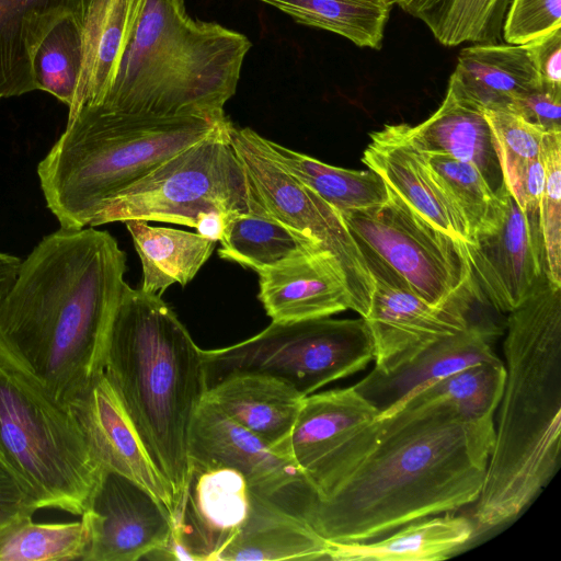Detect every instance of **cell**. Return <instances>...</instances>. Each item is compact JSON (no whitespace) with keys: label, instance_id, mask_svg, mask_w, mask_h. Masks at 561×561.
Masks as SVG:
<instances>
[{"label":"cell","instance_id":"35","mask_svg":"<svg viewBox=\"0 0 561 561\" xmlns=\"http://www.w3.org/2000/svg\"><path fill=\"white\" fill-rule=\"evenodd\" d=\"M82 66V20L60 19L38 44L32 59L35 90L50 93L68 107L73 103Z\"/></svg>","mask_w":561,"mask_h":561},{"label":"cell","instance_id":"3","mask_svg":"<svg viewBox=\"0 0 561 561\" xmlns=\"http://www.w3.org/2000/svg\"><path fill=\"white\" fill-rule=\"evenodd\" d=\"M505 382L474 518L490 528L518 515L556 474L561 450V286L543 274L508 312Z\"/></svg>","mask_w":561,"mask_h":561},{"label":"cell","instance_id":"41","mask_svg":"<svg viewBox=\"0 0 561 561\" xmlns=\"http://www.w3.org/2000/svg\"><path fill=\"white\" fill-rule=\"evenodd\" d=\"M38 510L23 484L0 460V543Z\"/></svg>","mask_w":561,"mask_h":561},{"label":"cell","instance_id":"6","mask_svg":"<svg viewBox=\"0 0 561 561\" xmlns=\"http://www.w3.org/2000/svg\"><path fill=\"white\" fill-rule=\"evenodd\" d=\"M228 118L154 116L85 105L37 167L47 207L66 229L91 225L104 204Z\"/></svg>","mask_w":561,"mask_h":561},{"label":"cell","instance_id":"2","mask_svg":"<svg viewBox=\"0 0 561 561\" xmlns=\"http://www.w3.org/2000/svg\"><path fill=\"white\" fill-rule=\"evenodd\" d=\"M125 272L107 231L60 227L21 262L0 301V348L67 407L102 373Z\"/></svg>","mask_w":561,"mask_h":561},{"label":"cell","instance_id":"29","mask_svg":"<svg viewBox=\"0 0 561 561\" xmlns=\"http://www.w3.org/2000/svg\"><path fill=\"white\" fill-rule=\"evenodd\" d=\"M142 268L140 289L162 295L171 285L185 286L211 255L216 241L167 227H154L146 220L124 221Z\"/></svg>","mask_w":561,"mask_h":561},{"label":"cell","instance_id":"22","mask_svg":"<svg viewBox=\"0 0 561 561\" xmlns=\"http://www.w3.org/2000/svg\"><path fill=\"white\" fill-rule=\"evenodd\" d=\"M408 133L425 153L447 154L472 164L496 194L507 188L484 111L465 93L454 72L438 108L424 122L408 124Z\"/></svg>","mask_w":561,"mask_h":561},{"label":"cell","instance_id":"14","mask_svg":"<svg viewBox=\"0 0 561 561\" xmlns=\"http://www.w3.org/2000/svg\"><path fill=\"white\" fill-rule=\"evenodd\" d=\"M378 410L353 386L304 398L288 456L323 497L366 449Z\"/></svg>","mask_w":561,"mask_h":561},{"label":"cell","instance_id":"38","mask_svg":"<svg viewBox=\"0 0 561 561\" xmlns=\"http://www.w3.org/2000/svg\"><path fill=\"white\" fill-rule=\"evenodd\" d=\"M491 127L505 185L513 194L527 168L541 157L545 130L515 112L483 110Z\"/></svg>","mask_w":561,"mask_h":561},{"label":"cell","instance_id":"9","mask_svg":"<svg viewBox=\"0 0 561 561\" xmlns=\"http://www.w3.org/2000/svg\"><path fill=\"white\" fill-rule=\"evenodd\" d=\"M228 119L207 137L168 158L104 204L91 225L139 219L195 228L201 215L249 210L244 168Z\"/></svg>","mask_w":561,"mask_h":561},{"label":"cell","instance_id":"25","mask_svg":"<svg viewBox=\"0 0 561 561\" xmlns=\"http://www.w3.org/2000/svg\"><path fill=\"white\" fill-rule=\"evenodd\" d=\"M144 0H92L82 20V66L68 119L108 89Z\"/></svg>","mask_w":561,"mask_h":561},{"label":"cell","instance_id":"18","mask_svg":"<svg viewBox=\"0 0 561 561\" xmlns=\"http://www.w3.org/2000/svg\"><path fill=\"white\" fill-rule=\"evenodd\" d=\"M369 136L362 157L364 164L416 215L456 241L470 244L462 214L412 142L408 124H387Z\"/></svg>","mask_w":561,"mask_h":561},{"label":"cell","instance_id":"31","mask_svg":"<svg viewBox=\"0 0 561 561\" xmlns=\"http://www.w3.org/2000/svg\"><path fill=\"white\" fill-rule=\"evenodd\" d=\"M250 191V190H249ZM218 254L256 273L314 248L274 218L250 192L249 210L227 218Z\"/></svg>","mask_w":561,"mask_h":561},{"label":"cell","instance_id":"1","mask_svg":"<svg viewBox=\"0 0 561 561\" xmlns=\"http://www.w3.org/2000/svg\"><path fill=\"white\" fill-rule=\"evenodd\" d=\"M492 416L449 401L404 404L377 419L371 439L306 520L328 541L365 542L474 503L492 451Z\"/></svg>","mask_w":561,"mask_h":561},{"label":"cell","instance_id":"5","mask_svg":"<svg viewBox=\"0 0 561 561\" xmlns=\"http://www.w3.org/2000/svg\"><path fill=\"white\" fill-rule=\"evenodd\" d=\"M251 46L242 33L191 18L184 0H144L112 82L94 105L222 118Z\"/></svg>","mask_w":561,"mask_h":561},{"label":"cell","instance_id":"44","mask_svg":"<svg viewBox=\"0 0 561 561\" xmlns=\"http://www.w3.org/2000/svg\"><path fill=\"white\" fill-rule=\"evenodd\" d=\"M230 217L221 211H209L201 215L195 229L197 233L214 241H219L227 218Z\"/></svg>","mask_w":561,"mask_h":561},{"label":"cell","instance_id":"39","mask_svg":"<svg viewBox=\"0 0 561 561\" xmlns=\"http://www.w3.org/2000/svg\"><path fill=\"white\" fill-rule=\"evenodd\" d=\"M541 156L545 183L539 205L547 275L561 286V131H547Z\"/></svg>","mask_w":561,"mask_h":561},{"label":"cell","instance_id":"34","mask_svg":"<svg viewBox=\"0 0 561 561\" xmlns=\"http://www.w3.org/2000/svg\"><path fill=\"white\" fill-rule=\"evenodd\" d=\"M423 153L436 180L462 214L469 229L470 244L477 238L494 232L503 220L508 190L496 194L468 162L447 154Z\"/></svg>","mask_w":561,"mask_h":561},{"label":"cell","instance_id":"46","mask_svg":"<svg viewBox=\"0 0 561 561\" xmlns=\"http://www.w3.org/2000/svg\"><path fill=\"white\" fill-rule=\"evenodd\" d=\"M81 1H82V9H83V15H84V12L87 11V9L90 5V3L92 2V0H81Z\"/></svg>","mask_w":561,"mask_h":561},{"label":"cell","instance_id":"47","mask_svg":"<svg viewBox=\"0 0 561 561\" xmlns=\"http://www.w3.org/2000/svg\"><path fill=\"white\" fill-rule=\"evenodd\" d=\"M1 99V98H0Z\"/></svg>","mask_w":561,"mask_h":561},{"label":"cell","instance_id":"10","mask_svg":"<svg viewBox=\"0 0 561 561\" xmlns=\"http://www.w3.org/2000/svg\"><path fill=\"white\" fill-rule=\"evenodd\" d=\"M388 193L379 206L341 214L358 247L373 253L432 306L476 291L467 245Z\"/></svg>","mask_w":561,"mask_h":561},{"label":"cell","instance_id":"16","mask_svg":"<svg viewBox=\"0 0 561 561\" xmlns=\"http://www.w3.org/2000/svg\"><path fill=\"white\" fill-rule=\"evenodd\" d=\"M89 534L84 561H136L164 548L172 534L170 510L126 478L103 470L81 515Z\"/></svg>","mask_w":561,"mask_h":561},{"label":"cell","instance_id":"28","mask_svg":"<svg viewBox=\"0 0 561 561\" xmlns=\"http://www.w3.org/2000/svg\"><path fill=\"white\" fill-rule=\"evenodd\" d=\"M469 519L446 514L411 522L392 535L365 542H330L333 561H439L472 536Z\"/></svg>","mask_w":561,"mask_h":561},{"label":"cell","instance_id":"13","mask_svg":"<svg viewBox=\"0 0 561 561\" xmlns=\"http://www.w3.org/2000/svg\"><path fill=\"white\" fill-rule=\"evenodd\" d=\"M190 465L229 467L251 492L306 519L318 497L295 462L228 417L207 400L196 410L190 433Z\"/></svg>","mask_w":561,"mask_h":561},{"label":"cell","instance_id":"37","mask_svg":"<svg viewBox=\"0 0 561 561\" xmlns=\"http://www.w3.org/2000/svg\"><path fill=\"white\" fill-rule=\"evenodd\" d=\"M89 534L84 522L36 524L28 519L0 543V561L84 560Z\"/></svg>","mask_w":561,"mask_h":561},{"label":"cell","instance_id":"8","mask_svg":"<svg viewBox=\"0 0 561 561\" xmlns=\"http://www.w3.org/2000/svg\"><path fill=\"white\" fill-rule=\"evenodd\" d=\"M207 389L241 373L277 378L304 397L354 375L374 360V343L363 317L272 322L237 344L202 350Z\"/></svg>","mask_w":561,"mask_h":561},{"label":"cell","instance_id":"33","mask_svg":"<svg viewBox=\"0 0 561 561\" xmlns=\"http://www.w3.org/2000/svg\"><path fill=\"white\" fill-rule=\"evenodd\" d=\"M297 23L332 32L358 47L380 49L392 0H257Z\"/></svg>","mask_w":561,"mask_h":561},{"label":"cell","instance_id":"26","mask_svg":"<svg viewBox=\"0 0 561 561\" xmlns=\"http://www.w3.org/2000/svg\"><path fill=\"white\" fill-rule=\"evenodd\" d=\"M83 20L81 0H0V98L35 90L34 53L64 16Z\"/></svg>","mask_w":561,"mask_h":561},{"label":"cell","instance_id":"21","mask_svg":"<svg viewBox=\"0 0 561 561\" xmlns=\"http://www.w3.org/2000/svg\"><path fill=\"white\" fill-rule=\"evenodd\" d=\"M257 275V297L272 322L305 321L353 309L341 266L319 249H305Z\"/></svg>","mask_w":561,"mask_h":561},{"label":"cell","instance_id":"4","mask_svg":"<svg viewBox=\"0 0 561 561\" xmlns=\"http://www.w3.org/2000/svg\"><path fill=\"white\" fill-rule=\"evenodd\" d=\"M102 371L170 484L175 513L190 476L191 426L207 391L202 348L160 295L125 283L107 327Z\"/></svg>","mask_w":561,"mask_h":561},{"label":"cell","instance_id":"17","mask_svg":"<svg viewBox=\"0 0 561 561\" xmlns=\"http://www.w3.org/2000/svg\"><path fill=\"white\" fill-rule=\"evenodd\" d=\"M467 249L480 300L500 312L520 305L547 274L539 208L522 209L510 192L499 228Z\"/></svg>","mask_w":561,"mask_h":561},{"label":"cell","instance_id":"40","mask_svg":"<svg viewBox=\"0 0 561 561\" xmlns=\"http://www.w3.org/2000/svg\"><path fill=\"white\" fill-rule=\"evenodd\" d=\"M561 27V0H511L502 36L507 44L523 45Z\"/></svg>","mask_w":561,"mask_h":561},{"label":"cell","instance_id":"30","mask_svg":"<svg viewBox=\"0 0 561 561\" xmlns=\"http://www.w3.org/2000/svg\"><path fill=\"white\" fill-rule=\"evenodd\" d=\"M263 141L277 163L340 214L379 206L388 199L386 183L370 169L333 167L266 138Z\"/></svg>","mask_w":561,"mask_h":561},{"label":"cell","instance_id":"15","mask_svg":"<svg viewBox=\"0 0 561 561\" xmlns=\"http://www.w3.org/2000/svg\"><path fill=\"white\" fill-rule=\"evenodd\" d=\"M249 507L250 489L240 472L191 462L184 496L172 516L171 538L148 558L217 561L244 524Z\"/></svg>","mask_w":561,"mask_h":561},{"label":"cell","instance_id":"36","mask_svg":"<svg viewBox=\"0 0 561 561\" xmlns=\"http://www.w3.org/2000/svg\"><path fill=\"white\" fill-rule=\"evenodd\" d=\"M505 375L503 362L469 366L431 383L402 405L444 400L469 416H492L502 397Z\"/></svg>","mask_w":561,"mask_h":561},{"label":"cell","instance_id":"32","mask_svg":"<svg viewBox=\"0 0 561 561\" xmlns=\"http://www.w3.org/2000/svg\"><path fill=\"white\" fill-rule=\"evenodd\" d=\"M511 0H393L442 45L500 43Z\"/></svg>","mask_w":561,"mask_h":561},{"label":"cell","instance_id":"20","mask_svg":"<svg viewBox=\"0 0 561 561\" xmlns=\"http://www.w3.org/2000/svg\"><path fill=\"white\" fill-rule=\"evenodd\" d=\"M496 334L494 325L472 322L463 331L424 346L389 371L373 368L353 387L378 410V419L389 416L413 394L455 371L502 363L491 346Z\"/></svg>","mask_w":561,"mask_h":561},{"label":"cell","instance_id":"19","mask_svg":"<svg viewBox=\"0 0 561 561\" xmlns=\"http://www.w3.org/2000/svg\"><path fill=\"white\" fill-rule=\"evenodd\" d=\"M104 470L133 480L173 515L170 484L154 465L134 423L103 371L69 405Z\"/></svg>","mask_w":561,"mask_h":561},{"label":"cell","instance_id":"7","mask_svg":"<svg viewBox=\"0 0 561 561\" xmlns=\"http://www.w3.org/2000/svg\"><path fill=\"white\" fill-rule=\"evenodd\" d=\"M0 460L38 510L73 515L88 508L103 472L69 407L0 348Z\"/></svg>","mask_w":561,"mask_h":561},{"label":"cell","instance_id":"27","mask_svg":"<svg viewBox=\"0 0 561 561\" xmlns=\"http://www.w3.org/2000/svg\"><path fill=\"white\" fill-rule=\"evenodd\" d=\"M465 93L483 110L512 111L523 94L541 88L523 45L485 43L461 49L454 70Z\"/></svg>","mask_w":561,"mask_h":561},{"label":"cell","instance_id":"11","mask_svg":"<svg viewBox=\"0 0 561 561\" xmlns=\"http://www.w3.org/2000/svg\"><path fill=\"white\" fill-rule=\"evenodd\" d=\"M228 133L253 197L274 218L336 260L351 294L352 310L364 318L369 309L374 283L341 214L277 163L266 150L264 137L232 123Z\"/></svg>","mask_w":561,"mask_h":561},{"label":"cell","instance_id":"12","mask_svg":"<svg viewBox=\"0 0 561 561\" xmlns=\"http://www.w3.org/2000/svg\"><path fill=\"white\" fill-rule=\"evenodd\" d=\"M371 275L374 290L364 317L374 343V368L389 371L424 346L467 329L476 291H467L442 306H432L369 251L359 248Z\"/></svg>","mask_w":561,"mask_h":561},{"label":"cell","instance_id":"45","mask_svg":"<svg viewBox=\"0 0 561 561\" xmlns=\"http://www.w3.org/2000/svg\"><path fill=\"white\" fill-rule=\"evenodd\" d=\"M21 262L18 256L0 252V301L14 284Z\"/></svg>","mask_w":561,"mask_h":561},{"label":"cell","instance_id":"43","mask_svg":"<svg viewBox=\"0 0 561 561\" xmlns=\"http://www.w3.org/2000/svg\"><path fill=\"white\" fill-rule=\"evenodd\" d=\"M512 112L545 131H561V93L531 90L514 101Z\"/></svg>","mask_w":561,"mask_h":561},{"label":"cell","instance_id":"42","mask_svg":"<svg viewBox=\"0 0 561 561\" xmlns=\"http://www.w3.org/2000/svg\"><path fill=\"white\" fill-rule=\"evenodd\" d=\"M537 71L541 88L561 93V27L523 44Z\"/></svg>","mask_w":561,"mask_h":561},{"label":"cell","instance_id":"24","mask_svg":"<svg viewBox=\"0 0 561 561\" xmlns=\"http://www.w3.org/2000/svg\"><path fill=\"white\" fill-rule=\"evenodd\" d=\"M329 551L306 519L250 491L247 519L217 561L328 560Z\"/></svg>","mask_w":561,"mask_h":561},{"label":"cell","instance_id":"23","mask_svg":"<svg viewBox=\"0 0 561 561\" xmlns=\"http://www.w3.org/2000/svg\"><path fill=\"white\" fill-rule=\"evenodd\" d=\"M304 398L284 381L255 373L230 375L209 387L204 397L228 417L286 456Z\"/></svg>","mask_w":561,"mask_h":561}]
</instances>
